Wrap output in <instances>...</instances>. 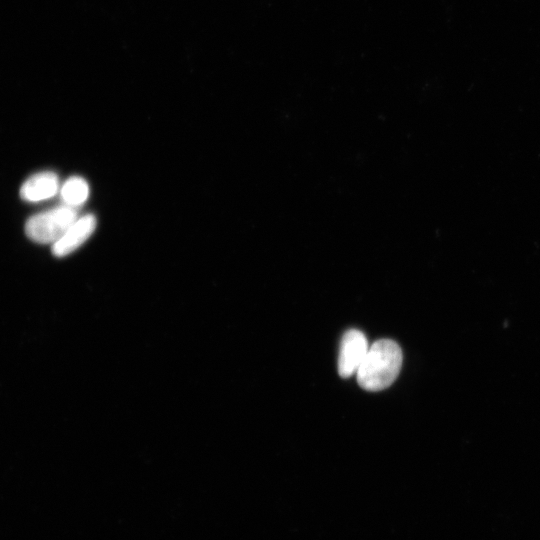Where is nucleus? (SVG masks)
<instances>
[{"label":"nucleus","mask_w":540,"mask_h":540,"mask_svg":"<svg viewBox=\"0 0 540 540\" xmlns=\"http://www.w3.org/2000/svg\"><path fill=\"white\" fill-rule=\"evenodd\" d=\"M369 349L368 341L363 332L357 329L347 330L341 340L338 373L342 378L356 374Z\"/></svg>","instance_id":"nucleus-3"},{"label":"nucleus","mask_w":540,"mask_h":540,"mask_svg":"<svg viewBox=\"0 0 540 540\" xmlns=\"http://www.w3.org/2000/svg\"><path fill=\"white\" fill-rule=\"evenodd\" d=\"M96 218L86 214L77 218L64 234L53 243L52 253L57 257L66 256L81 246L94 232Z\"/></svg>","instance_id":"nucleus-4"},{"label":"nucleus","mask_w":540,"mask_h":540,"mask_svg":"<svg viewBox=\"0 0 540 540\" xmlns=\"http://www.w3.org/2000/svg\"><path fill=\"white\" fill-rule=\"evenodd\" d=\"M402 360V350L395 341H375L356 372L359 386L367 391H380L389 387L400 372Z\"/></svg>","instance_id":"nucleus-1"},{"label":"nucleus","mask_w":540,"mask_h":540,"mask_svg":"<svg viewBox=\"0 0 540 540\" xmlns=\"http://www.w3.org/2000/svg\"><path fill=\"white\" fill-rule=\"evenodd\" d=\"M77 218L76 209L64 204L30 217L25 224V233L37 243H54Z\"/></svg>","instance_id":"nucleus-2"},{"label":"nucleus","mask_w":540,"mask_h":540,"mask_svg":"<svg viewBox=\"0 0 540 540\" xmlns=\"http://www.w3.org/2000/svg\"><path fill=\"white\" fill-rule=\"evenodd\" d=\"M59 190L58 176L51 171L37 173L28 178L20 188V196L29 202L53 197Z\"/></svg>","instance_id":"nucleus-5"},{"label":"nucleus","mask_w":540,"mask_h":540,"mask_svg":"<svg viewBox=\"0 0 540 540\" xmlns=\"http://www.w3.org/2000/svg\"><path fill=\"white\" fill-rule=\"evenodd\" d=\"M89 187L85 179L72 176L67 179L60 189V196L65 205L76 208L88 198Z\"/></svg>","instance_id":"nucleus-6"}]
</instances>
